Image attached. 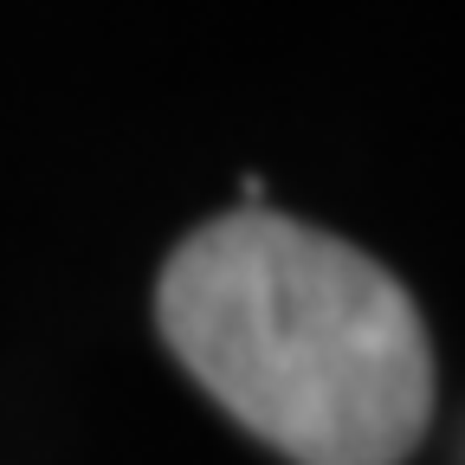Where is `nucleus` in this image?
<instances>
[{"label": "nucleus", "instance_id": "obj_1", "mask_svg": "<svg viewBox=\"0 0 465 465\" xmlns=\"http://www.w3.org/2000/svg\"><path fill=\"white\" fill-rule=\"evenodd\" d=\"M162 336L246 433L298 465H401L433 414L414 298L349 240L232 207L155 284Z\"/></svg>", "mask_w": 465, "mask_h": 465}]
</instances>
